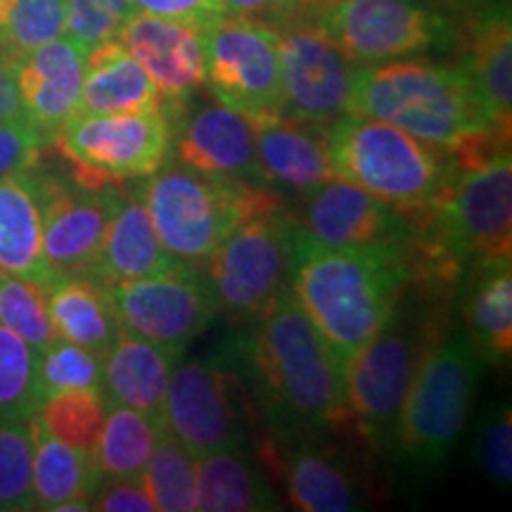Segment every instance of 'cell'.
Returning <instances> with one entry per match:
<instances>
[{
  "label": "cell",
  "mask_w": 512,
  "mask_h": 512,
  "mask_svg": "<svg viewBox=\"0 0 512 512\" xmlns=\"http://www.w3.org/2000/svg\"><path fill=\"white\" fill-rule=\"evenodd\" d=\"M347 114L387 121L446 150L467 133L510 126L491 117L465 64L425 60L358 67Z\"/></svg>",
  "instance_id": "cell-4"
},
{
  "label": "cell",
  "mask_w": 512,
  "mask_h": 512,
  "mask_svg": "<svg viewBox=\"0 0 512 512\" xmlns=\"http://www.w3.org/2000/svg\"><path fill=\"white\" fill-rule=\"evenodd\" d=\"M204 31L181 19L131 12L117 41L143 64L164 98V112L174 114L207 81Z\"/></svg>",
  "instance_id": "cell-18"
},
{
  "label": "cell",
  "mask_w": 512,
  "mask_h": 512,
  "mask_svg": "<svg viewBox=\"0 0 512 512\" xmlns=\"http://www.w3.org/2000/svg\"><path fill=\"white\" fill-rule=\"evenodd\" d=\"M283 479L287 498L297 510L351 512L363 508L349 472L313 448H299L287 456Z\"/></svg>",
  "instance_id": "cell-32"
},
{
  "label": "cell",
  "mask_w": 512,
  "mask_h": 512,
  "mask_svg": "<svg viewBox=\"0 0 512 512\" xmlns=\"http://www.w3.org/2000/svg\"><path fill=\"white\" fill-rule=\"evenodd\" d=\"M34 439L29 420H0V512L34 510Z\"/></svg>",
  "instance_id": "cell-39"
},
{
  "label": "cell",
  "mask_w": 512,
  "mask_h": 512,
  "mask_svg": "<svg viewBox=\"0 0 512 512\" xmlns=\"http://www.w3.org/2000/svg\"><path fill=\"white\" fill-rule=\"evenodd\" d=\"M67 0H0V53L10 60L64 36Z\"/></svg>",
  "instance_id": "cell-33"
},
{
  "label": "cell",
  "mask_w": 512,
  "mask_h": 512,
  "mask_svg": "<svg viewBox=\"0 0 512 512\" xmlns=\"http://www.w3.org/2000/svg\"><path fill=\"white\" fill-rule=\"evenodd\" d=\"M427 230L463 266L512 259L510 150L460 171Z\"/></svg>",
  "instance_id": "cell-12"
},
{
  "label": "cell",
  "mask_w": 512,
  "mask_h": 512,
  "mask_svg": "<svg viewBox=\"0 0 512 512\" xmlns=\"http://www.w3.org/2000/svg\"><path fill=\"white\" fill-rule=\"evenodd\" d=\"M335 176L363 188L427 228L458 178L446 147L425 143L387 121L344 114L325 126Z\"/></svg>",
  "instance_id": "cell-3"
},
{
  "label": "cell",
  "mask_w": 512,
  "mask_h": 512,
  "mask_svg": "<svg viewBox=\"0 0 512 512\" xmlns=\"http://www.w3.org/2000/svg\"><path fill=\"white\" fill-rule=\"evenodd\" d=\"M491 117L510 124L512 110V31L508 8L484 12L472 24L465 60Z\"/></svg>",
  "instance_id": "cell-30"
},
{
  "label": "cell",
  "mask_w": 512,
  "mask_h": 512,
  "mask_svg": "<svg viewBox=\"0 0 512 512\" xmlns=\"http://www.w3.org/2000/svg\"><path fill=\"white\" fill-rule=\"evenodd\" d=\"M41 190L43 256L57 275L93 273L102 240L110 226L119 190L114 185L91 188L76 178L36 174Z\"/></svg>",
  "instance_id": "cell-16"
},
{
  "label": "cell",
  "mask_w": 512,
  "mask_h": 512,
  "mask_svg": "<svg viewBox=\"0 0 512 512\" xmlns=\"http://www.w3.org/2000/svg\"><path fill=\"white\" fill-rule=\"evenodd\" d=\"M38 403V351L0 325V420L34 418Z\"/></svg>",
  "instance_id": "cell-36"
},
{
  "label": "cell",
  "mask_w": 512,
  "mask_h": 512,
  "mask_svg": "<svg viewBox=\"0 0 512 512\" xmlns=\"http://www.w3.org/2000/svg\"><path fill=\"white\" fill-rule=\"evenodd\" d=\"M463 316L467 339L486 363H503L512 351V259L467 264Z\"/></svg>",
  "instance_id": "cell-24"
},
{
  "label": "cell",
  "mask_w": 512,
  "mask_h": 512,
  "mask_svg": "<svg viewBox=\"0 0 512 512\" xmlns=\"http://www.w3.org/2000/svg\"><path fill=\"white\" fill-rule=\"evenodd\" d=\"M164 425L195 458L242 451L247 427L238 406V377L219 358L176 363L166 389Z\"/></svg>",
  "instance_id": "cell-14"
},
{
  "label": "cell",
  "mask_w": 512,
  "mask_h": 512,
  "mask_svg": "<svg viewBox=\"0 0 512 512\" xmlns=\"http://www.w3.org/2000/svg\"><path fill=\"white\" fill-rule=\"evenodd\" d=\"M316 24L358 67L422 55L451 41L448 19L420 0H323Z\"/></svg>",
  "instance_id": "cell-11"
},
{
  "label": "cell",
  "mask_w": 512,
  "mask_h": 512,
  "mask_svg": "<svg viewBox=\"0 0 512 512\" xmlns=\"http://www.w3.org/2000/svg\"><path fill=\"white\" fill-rule=\"evenodd\" d=\"M0 119H27L19 98L15 60L0 53Z\"/></svg>",
  "instance_id": "cell-45"
},
{
  "label": "cell",
  "mask_w": 512,
  "mask_h": 512,
  "mask_svg": "<svg viewBox=\"0 0 512 512\" xmlns=\"http://www.w3.org/2000/svg\"><path fill=\"white\" fill-rule=\"evenodd\" d=\"M121 330L174 354L183 351L214 323L219 302L204 275L192 264L143 280L110 285Z\"/></svg>",
  "instance_id": "cell-13"
},
{
  "label": "cell",
  "mask_w": 512,
  "mask_h": 512,
  "mask_svg": "<svg viewBox=\"0 0 512 512\" xmlns=\"http://www.w3.org/2000/svg\"><path fill=\"white\" fill-rule=\"evenodd\" d=\"M91 510L157 512V505L152 501L150 491H147L143 475H138V477L102 479L98 491H95V496L91 498Z\"/></svg>",
  "instance_id": "cell-43"
},
{
  "label": "cell",
  "mask_w": 512,
  "mask_h": 512,
  "mask_svg": "<svg viewBox=\"0 0 512 512\" xmlns=\"http://www.w3.org/2000/svg\"><path fill=\"white\" fill-rule=\"evenodd\" d=\"M299 223L306 238L323 247H403L418 230L389 204L342 178L306 195Z\"/></svg>",
  "instance_id": "cell-17"
},
{
  "label": "cell",
  "mask_w": 512,
  "mask_h": 512,
  "mask_svg": "<svg viewBox=\"0 0 512 512\" xmlns=\"http://www.w3.org/2000/svg\"><path fill=\"white\" fill-rule=\"evenodd\" d=\"M411 285L403 247H323L304 235L292 294L347 363L392 318Z\"/></svg>",
  "instance_id": "cell-1"
},
{
  "label": "cell",
  "mask_w": 512,
  "mask_h": 512,
  "mask_svg": "<svg viewBox=\"0 0 512 512\" xmlns=\"http://www.w3.org/2000/svg\"><path fill=\"white\" fill-rule=\"evenodd\" d=\"M178 358L121 330L102 356V396L107 403L136 408L150 418L164 420V401Z\"/></svg>",
  "instance_id": "cell-23"
},
{
  "label": "cell",
  "mask_w": 512,
  "mask_h": 512,
  "mask_svg": "<svg viewBox=\"0 0 512 512\" xmlns=\"http://www.w3.org/2000/svg\"><path fill=\"white\" fill-rule=\"evenodd\" d=\"M484 361L465 335L444 337L427 351L403 401L394 448L420 470L451 456L482 380Z\"/></svg>",
  "instance_id": "cell-7"
},
{
  "label": "cell",
  "mask_w": 512,
  "mask_h": 512,
  "mask_svg": "<svg viewBox=\"0 0 512 512\" xmlns=\"http://www.w3.org/2000/svg\"><path fill=\"white\" fill-rule=\"evenodd\" d=\"M171 126L164 110L74 114L53 143L72 166V178L102 188L121 181H143L169 162Z\"/></svg>",
  "instance_id": "cell-9"
},
{
  "label": "cell",
  "mask_w": 512,
  "mask_h": 512,
  "mask_svg": "<svg viewBox=\"0 0 512 512\" xmlns=\"http://www.w3.org/2000/svg\"><path fill=\"white\" fill-rule=\"evenodd\" d=\"M46 302L57 337L91 349L98 356H105L119 337L121 323L110 285L95 275H57L46 285Z\"/></svg>",
  "instance_id": "cell-27"
},
{
  "label": "cell",
  "mask_w": 512,
  "mask_h": 512,
  "mask_svg": "<svg viewBox=\"0 0 512 512\" xmlns=\"http://www.w3.org/2000/svg\"><path fill=\"white\" fill-rule=\"evenodd\" d=\"M133 10L147 12V15L181 19L200 29H209L226 17L221 0H131Z\"/></svg>",
  "instance_id": "cell-44"
},
{
  "label": "cell",
  "mask_w": 512,
  "mask_h": 512,
  "mask_svg": "<svg viewBox=\"0 0 512 512\" xmlns=\"http://www.w3.org/2000/svg\"><path fill=\"white\" fill-rule=\"evenodd\" d=\"M164 430V420L150 418L136 408L110 403L98 444L93 448L100 477L119 479L143 475L147 460H150Z\"/></svg>",
  "instance_id": "cell-31"
},
{
  "label": "cell",
  "mask_w": 512,
  "mask_h": 512,
  "mask_svg": "<svg viewBox=\"0 0 512 512\" xmlns=\"http://www.w3.org/2000/svg\"><path fill=\"white\" fill-rule=\"evenodd\" d=\"M323 0H283V19L280 22H294V19H313Z\"/></svg>",
  "instance_id": "cell-47"
},
{
  "label": "cell",
  "mask_w": 512,
  "mask_h": 512,
  "mask_svg": "<svg viewBox=\"0 0 512 512\" xmlns=\"http://www.w3.org/2000/svg\"><path fill=\"white\" fill-rule=\"evenodd\" d=\"M226 15L252 17L275 24L283 19V0H221Z\"/></svg>",
  "instance_id": "cell-46"
},
{
  "label": "cell",
  "mask_w": 512,
  "mask_h": 512,
  "mask_svg": "<svg viewBox=\"0 0 512 512\" xmlns=\"http://www.w3.org/2000/svg\"><path fill=\"white\" fill-rule=\"evenodd\" d=\"M209 91L254 121L285 114L280 34L252 17H221L204 31Z\"/></svg>",
  "instance_id": "cell-10"
},
{
  "label": "cell",
  "mask_w": 512,
  "mask_h": 512,
  "mask_svg": "<svg viewBox=\"0 0 512 512\" xmlns=\"http://www.w3.org/2000/svg\"><path fill=\"white\" fill-rule=\"evenodd\" d=\"M256 169L264 188L309 195L332 181L335 169L328 150L325 126L280 114L256 121Z\"/></svg>",
  "instance_id": "cell-21"
},
{
  "label": "cell",
  "mask_w": 512,
  "mask_h": 512,
  "mask_svg": "<svg viewBox=\"0 0 512 512\" xmlns=\"http://www.w3.org/2000/svg\"><path fill=\"white\" fill-rule=\"evenodd\" d=\"M195 510L266 512L280 510V498L245 453L214 451L195 458Z\"/></svg>",
  "instance_id": "cell-29"
},
{
  "label": "cell",
  "mask_w": 512,
  "mask_h": 512,
  "mask_svg": "<svg viewBox=\"0 0 512 512\" xmlns=\"http://www.w3.org/2000/svg\"><path fill=\"white\" fill-rule=\"evenodd\" d=\"M138 192L157 238L185 264H200L242 221L280 207L271 188L202 174L181 162H166Z\"/></svg>",
  "instance_id": "cell-5"
},
{
  "label": "cell",
  "mask_w": 512,
  "mask_h": 512,
  "mask_svg": "<svg viewBox=\"0 0 512 512\" xmlns=\"http://www.w3.org/2000/svg\"><path fill=\"white\" fill-rule=\"evenodd\" d=\"M46 143L29 119H0V181L34 171Z\"/></svg>",
  "instance_id": "cell-42"
},
{
  "label": "cell",
  "mask_w": 512,
  "mask_h": 512,
  "mask_svg": "<svg viewBox=\"0 0 512 512\" xmlns=\"http://www.w3.org/2000/svg\"><path fill=\"white\" fill-rule=\"evenodd\" d=\"M0 273L43 287L53 280L43 256L41 190L34 171L0 181Z\"/></svg>",
  "instance_id": "cell-28"
},
{
  "label": "cell",
  "mask_w": 512,
  "mask_h": 512,
  "mask_svg": "<svg viewBox=\"0 0 512 512\" xmlns=\"http://www.w3.org/2000/svg\"><path fill=\"white\" fill-rule=\"evenodd\" d=\"M34 439V510H91V498L102 482L93 451L69 446L31 418Z\"/></svg>",
  "instance_id": "cell-25"
},
{
  "label": "cell",
  "mask_w": 512,
  "mask_h": 512,
  "mask_svg": "<svg viewBox=\"0 0 512 512\" xmlns=\"http://www.w3.org/2000/svg\"><path fill=\"white\" fill-rule=\"evenodd\" d=\"M304 240L302 223L273 207L242 221L207 264V283L219 309L240 320H259L287 292H292V273L299 245Z\"/></svg>",
  "instance_id": "cell-8"
},
{
  "label": "cell",
  "mask_w": 512,
  "mask_h": 512,
  "mask_svg": "<svg viewBox=\"0 0 512 512\" xmlns=\"http://www.w3.org/2000/svg\"><path fill=\"white\" fill-rule=\"evenodd\" d=\"M183 266L185 261H178L174 254H169V249L157 238V230L152 226L140 192L119 190L91 275L105 285H114L124 280L155 278V275L178 271Z\"/></svg>",
  "instance_id": "cell-22"
},
{
  "label": "cell",
  "mask_w": 512,
  "mask_h": 512,
  "mask_svg": "<svg viewBox=\"0 0 512 512\" xmlns=\"http://www.w3.org/2000/svg\"><path fill=\"white\" fill-rule=\"evenodd\" d=\"M131 12V0H67L64 36L88 53L100 43L117 38Z\"/></svg>",
  "instance_id": "cell-40"
},
{
  "label": "cell",
  "mask_w": 512,
  "mask_h": 512,
  "mask_svg": "<svg viewBox=\"0 0 512 512\" xmlns=\"http://www.w3.org/2000/svg\"><path fill=\"white\" fill-rule=\"evenodd\" d=\"M169 119L178 162L209 176L261 185L252 119L219 100L178 110Z\"/></svg>",
  "instance_id": "cell-19"
},
{
  "label": "cell",
  "mask_w": 512,
  "mask_h": 512,
  "mask_svg": "<svg viewBox=\"0 0 512 512\" xmlns=\"http://www.w3.org/2000/svg\"><path fill=\"white\" fill-rule=\"evenodd\" d=\"M93 389L102 392V356L79 347L69 339L55 337L46 349L38 351V396Z\"/></svg>",
  "instance_id": "cell-38"
},
{
  "label": "cell",
  "mask_w": 512,
  "mask_h": 512,
  "mask_svg": "<svg viewBox=\"0 0 512 512\" xmlns=\"http://www.w3.org/2000/svg\"><path fill=\"white\" fill-rule=\"evenodd\" d=\"M143 482L157 510H195V456L185 451L169 430L162 432L143 470Z\"/></svg>",
  "instance_id": "cell-35"
},
{
  "label": "cell",
  "mask_w": 512,
  "mask_h": 512,
  "mask_svg": "<svg viewBox=\"0 0 512 512\" xmlns=\"http://www.w3.org/2000/svg\"><path fill=\"white\" fill-rule=\"evenodd\" d=\"M441 328L430 309L408 311L401 299L392 318L347 358L344 399L349 422L368 446H394L403 401L420 361L444 339Z\"/></svg>",
  "instance_id": "cell-6"
},
{
  "label": "cell",
  "mask_w": 512,
  "mask_h": 512,
  "mask_svg": "<svg viewBox=\"0 0 512 512\" xmlns=\"http://www.w3.org/2000/svg\"><path fill=\"white\" fill-rule=\"evenodd\" d=\"M86 50L69 36H60L46 46L17 57L15 76L24 114L48 140L79 114Z\"/></svg>",
  "instance_id": "cell-20"
},
{
  "label": "cell",
  "mask_w": 512,
  "mask_h": 512,
  "mask_svg": "<svg viewBox=\"0 0 512 512\" xmlns=\"http://www.w3.org/2000/svg\"><path fill=\"white\" fill-rule=\"evenodd\" d=\"M477 467L486 479L508 489L512 482V413L510 406H494L479 425L475 441Z\"/></svg>",
  "instance_id": "cell-41"
},
{
  "label": "cell",
  "mask_w": 512,
  "mask_h": 512,
  "mask_svg": "<svg viewBox=\"0 0 512 512\" xmlns=\"http://www.w3.org/2000/svg\"><path fill=\"white\" fill-rule=\"evenodd\" d=\"M0 325L36 351L46 349L57 337L48 313L46 287L19 275L0 273Z\"/></svg>",
  "instance_id": "cell-37"
},
{
  "label": "cell",
  "mask_w": 512,
  "mask_h": 512,
  "mask_svg": "<svg viewBox=\"0 0 512 512\" xmlns=\"http://www.w3.org/2000/svg\"><path fill=\"white\" fill-rule=\"evenodd\" d=\"M150 110H164L162 93L117 38L88 50L79 114Z\"/></svg>",
  "instance_id": "cell-26"
},
{
  "label": "cell",
  "mask_w": 512,
  "mask_h": 512,
  "mask_svg": "<svg viewBox=\"0 0 512 512\" xmlns=\"http://www.w3.org/2000/svg\"><path fill=\"white\" fill-rule=\"evenodd\" d=\"M285 114L328 126L349 110L356 62L313 19H294L280 34Z\"/></svg>",
  "instance_id": "cell-15"
},
{
  "label": "cell",
  "mask_w": 512,
  "mask_h": 512,
  "mask_svg": "<svg viewBox=\"0 0 512 512\" xmlns=\"http://www.w3.org/2000/svg\"><path fill=\"white\" fill-rule=\"evenodd\" d=\"M107 406L110 403L105 401L102 392L72 389V392L46 396L38 403L34 418L64 444L81 448V451H93L102 422H105Z\"/></svg>",
  "instance_id": "cell-34"
},
{
  "label": "cell",
  "mask_w": 512,
  "mask_h": 512,
  "mask_svg": "<svg viewBox=\"0 0 512 512\" xmlns=\"http://www.w3.org/2000/svg\"><path fill=\"white\" fill-rule=\"evenodd\" d=\"M247 339L245 354L266 408L290 427L339 430L351 425L344 361L287 292Z\"/></svg>",
  "instance_id": "cell-2"
}]
</instances>
